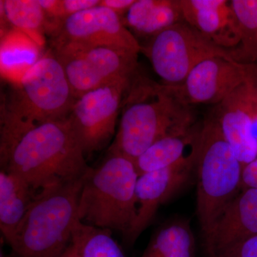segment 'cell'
I'll return each mask as SVG.
<instances>
[{
  "mask_svg": "<svg viewBox=\"0 0 257 257\" xmlns=\"http://www.w3.org/2000/svg\"><path fill=\"white\" fill-rule=\"evenodd\" d=\"M67 119L30 122L1 106V170L18 176L34 190L82 178L91 167Z\"/></svg>",
  "mask_w": 257,
  "mask_h": 257,
  "instance_id": "cell-1",
  "label": "cell"
},
{
  "mask_svg": "<svg viewBox=\"0 0 257 257\" xmlns=\"http://www.w3.org/2000/svg\"><path fill=\"white\" fill-rule=\"evenodd\" d=\"M135 77L126 89L119 128L109 149V153L134 162L160 139L194 127L190 105L175 87Z\"/></svg>",
  "mask_w": 257,
  "mask_h": 257,
  "instance_id": "cell-2",
  "label": "cell"
},
{
  "mask_svg": "<svg viewBox=\"0 0 257 257\" xmlns=\"http://www.w3.org/2000/svg\"><path fill=\"white\" fill-rule=\"evenodd\" d=\"M85 175L37 192L9 245V257H59L65 251L80 221L79 199Z\"/></svg>",
  "mask_w": 257,
  "mask_h": 257,
  "instance_id": "cell-3",
  "label": "cell"
},
{
  "mask_svg": "<svg viewBox=\"0 0 257 257\" xmlns=\"http://www.w3.org/2000/svg\"><path fill=\"white\" fill-rule=\"evenodd\" d=\"M138 177L133 161L109 153L99 167H91L84 177L79 199V220L126 234L138 214Z\"/></svg>",
  "mask_w": 257,
  "mask_h": 257,
  "instance_id": "cell-4",
  "label": "cell"
},
{
  "mask_svg": "<svg viewBox=\"0 0 257 257\" xmlns=\"http://www.w3.org/2000/svg\"><path fill=\"white\" fill-rule=\"evenodd\" d=\"M193 147L198 177L197 216L205 237L221 211L241 191L243 165L214 116L198 128Z\"/></svg>",
  "mask_w": 257,
  "mask_h": 257,
  "instance_id": "cell-5",
  "label": "cell"
},
{
  "mask_svg": "<svg viewBox=\"0 0 257 257\" xmlns=\"http://www.w3.org/2000/svg\"><path fill=\"white\" fill-rule=\"evenodd\" d=\"M13 85L2 106L30 122L67 119L77 100L63 65L52 52L42 56Z\"/></svg>",
  "mask_w": 257,
  "mask_h": 257,
  "instance_id": "cell-6",
  "label": "cell"
},
{
  "mask_svg": "<svg viewBox=\"0 0 257 257\" xmlns=\"http://www.w3.org/2000/svg\"><path fill=\"white\" fill-rule=\"evenodd\" d=\"M142 51L164 84L173 87L180 86L204 60L216 57L236 60L234 52L216 46L186 22L151 37Z\"/></svg>",
  "mask_w": 257,
  "mask_h": 257,
  "instance_id": "cell-7",
  "label": "cell"
},
{
  "mask_svg": "<svg viewBox=\"0 0 257 257\" xmlns=\"http://www.w3.org/2000/svg\"><path fill=\"white\" fill-rule=\"evenodd\" d=\"M52 53L111 47L139 54L142 46L119 15L99 5L67 17L52 29Z\"/></svg>",
  "mask_w": 257,
  "mask_h": 257,
  "instance_id": "cell-8",
  "label": "cell"
},
{
  "mask_svg": "<svg viewBox=\"0 0 257 257\" xmlns=\"http://www.w3.org/2000/svg\"><path fill=\"white\" fill-rule=\"evenodd\" d=\"M132 79L91 91L76 100L68 119L84 155L101 150L114 136L123 96Z\"/></svg>",
  "mask_w": 257,
  "mask_h": 257,
  "instance_id": "cell-9",
  "label": "cell"
},
{
  "mask_svg": "<svg viewBox=\"0 0 257 257\" xmlns=\"http://www.w3.org/2000/svg\"><path fill=\"white\" fill-rule=\"evenodd\" d=\"M55 55L63 65L77 99L91 91L133 78L138 54L111 47H96Z\"/></svg>",
  "mask_w": 257,
  "mask_h": 257,
  "instance_id": "cell-10",
  "label": "cell"
},
{
  "mask_svg": "<svg viewBox=\"0 0 257 257\" xmlns=\"http://www.w3.org/2000/svg\"><path fill=\"white\" fill-rule=\"evenodd\" d=\"M243 167L257 158V72L216 104L214 116Z\"/></svg>",
  "mask_w": 257,
  "mask_h": 257,
  "instance_id": "cell-11",
  "label": "cell"
},
{
  "mask_svg": "<svg viewBox=\"0 0 257 257\" xmlns=\"http://www.w3.org/2000/svg\"><path fill=\"white\" fill-rule=\"evenodd\" d=\"M257 68L234 59L216 57L198 64L175 87L187 104H218L249 78Z\"/></svg>",
  "mask_w": 257,
  "mask_h": 257,
  "instance_id": "cell-12",
  "label": "cell"
},
{
  "mask_svg": "<svg viewBox=\"0 0 257 257\" xmlns=\"http://www.w3.org/2000/svg\"><path fill=\"white\" fill-rule=\"evenodd\" d=\"M195 150L192 146L191 153L175 165L139 176L136 187L138 214L133 226L124 235L128 242L133 243L138 239L151 224L160 206L189 180L195 170Z\"/></svg>",
  "mask_w": 257,
  "mask_h": 257,
  "instance_id": "cell-13",
  "label": "cell"
},
{
  "mask_svg": "<svg viewBox=\"0 0 257 257\" xmlns=\"http://www.w3.org/2000/svg\"><path fill=\"white\" fill-rule=\"evenodd\" d=\"M256 234L257 189H241L205 236L209 256L216 257Z\"/></svg>",
  "mask_w": 257,
  "mask_h": 257,
  "instance_id": "cell-14",
  "label": "cell"
},
{
  "mask_svg": "<svg viewBox=\"0 0 257 257\" xmlns=\"http://www.w3.org/2000/svg\"><path fill=\"white\" fill-rule=\"evenodd\" d=\"M184 21L216 46L229 50L241 42L239 24L226 0H180Z\"/></svg>",
  "mask_w": 257,
  "mask_h": 257,
  "instance_id": "cell-15",
  "label": "cell"
},
{
  "mask_svg": "<svg viewBox=\"0 0 257 257\" xmlns=\"http://www.w3.org/2000/svg\"><path fill=\"white\" fill-rule=\"evenodd\" d=\"M36 192L18 176L0 171V229L8 244L14 239Z\"/></svg>",
  "mask_w": 257,
  "mask_h": 257,
  "instance_id": "cell-16",
  "label": "cell"
},
{
  "mask_svg": "<svg viewBox=\"0 0 257 257\" xmlns=\"http://www.w3.org/2000/svg\"><path fill=\"white\" fill-rule=\"evenodd\" d=\"M182 22L185 21L180 0H136L126 13L124 25L151 38Z\"/></svg>",
  "mask_w": 257,
  "mask_h": 257,
  "instance_id": "cell-17",
  "label": "cell"
},
{
  "mask_svg": "<svg viewBox=\"0 0 257 257\" xmlns=\"http://www.w3.org/2000/svg\"><path fill=\"white\" fill-rule=\"evenodd\" d=\"M42 47L18 29L2 35L0 46L1 75L13 84L20 82L28 71L42 58Z\"/></svg>",
  "mask_w": 257,
  "mask_h": 257,
  "instance_id": "cell-18",
  "label": "cell"
},
{
  "mask_svg": "<svg viewBox=\"0 0 257 257\" xmlns=\"http://www.w3.org/2000/svg\"><path fill=\"white\" fill-rule=\"evenodd\" d=\"M197 130L194 127L187 133L168 135L154 143L135 162L139 176L170 167L187 156L186 149L194 144Z\"/></svg>",
  "mask_w": 257,
  "mask_h": 257,
  "instance_id": "cell-19",
  "label": "cell"
},
{
  "mask_svg": "<svg viewBox=\"0 0 257 257\" xmlns=\"http://www.w3.org/2000/svg\"><path fill=\"white\" fill-rule=\"evenodd\" d=\"M1 15L13 28L25 32L41 46L47 18L39 0H1Z\"/></svg>",
  "mask_w": 257,
  "mask_h": 257,
  "instance_id": "cell-20",
  "label": "cell"
},
{
  "mask_svg": "<svg viewBox=\"0 0 257 257\" xmlns=\"http://www.w3.org/2000/svg\"><path fill=\"white\" fill-rule=\"evenodd\" d=\"M194 236L186 221L161 228L152 239L147 257H194Z\"/></svg>",
  "mask_w": 257,
  "mask_h": 257,
  "instance_id": "cell-21",
  "label": "cell"
},
{
  "mask_svg": "<svg viewBox=\"0 0 257 257\" xmlns=\"http://www.w3.org/2000/svg\"><path fill=\"white\" fill-rule=\"evenodd\" d=\"M71 243L80 257H124L111 236V230L79 221L74 226Z\"/></svg>",
  "mask_w": 257,
  "mask_h": 257,
  "instance_id": "cell-22",
  "label": "cell"
},
{
  "mask_svg": "<svg viewBox=\"0 0 257 257\" xmlns=\"http://www.w3.org/2000/svg\"><path fill=\"white\" fill-rule=\"evenodd\" d=\"M239 24L241 42L235 57L257 68V0L230 1Z\"/></svg>",
  "mask_w": 257,
  "mask_h": 257,
  "instance_id": "cell-23",
  "label": "cell"
},
{
  "mask_svg": "<svg viewBox=\"0 0 257 257\" xmlns=\"http://www.w3.org/2000/svg\"><path fill=\"white\" fill-rule=\"evenodd\" d=\"M99 0H60V11L64 19L100 5Z\"/></svg>",
  "mask_w": 257,
  "mask_h": 257,
  "instance_id": "cell-24",
  "label": "cell"
},
{
  "mask_svg": "<svg viewBox=\"0 0 257 257\" xmlns=\"http://www.w3.org/2000/svg\"><path fill=\"white\" fill-rule=\"evenodd\" d=\"M216 257H257V234Z\"/></svg>",
  "mask_w": 257,
  "mask_h": 257,
  "instance_id": "cell-25",
  "label": "cell"
},
{
  "mask_svg": "<svg viewBox=\"0 0 257 257\" xmlns=\"http://www.w3.org/2000/svg\"><path fill=\"white\" fill-rule=\"evenodd\" d=\"M248 188L257 189V158L243 167L241 190Z\"/></svg>",
  "mask_w": 257,
  "mask_h": 257,
  "instance_id": "cell-26",
  "label": "cell"
},
{
  "mask_svg": "<svg viewBox=\"0 0 257 257\" xmlns=\"http://www.w3.org/2000/svg\"><path fill=\"white\" fill-rule=\"evenodd\" d=\"M136 0H104L100 5L109 8L119 15L127 13Z\"/></svg>",
  "mask_w": 257,
  "mask_h": 257,
  "instance_id": "cell-27",
  "label": "cell"
},
{
  "mask_svg": "<svg viewBox=\"0 0 257 257\" xmlns=\"http://www.w3.org/2000/svg\"><path fill=\"white\" fill-rule=\"evenodd\" d=\"M59 257H80V256H79L78 251H77L75 246L72 243H70L68 247L66 248L65 251Z\"/></svg>",
  "mask_w": 257,
  "mask_h": 257,
  "instance_id": "cell-28",
  "label": "cell"
}]
</instances>
